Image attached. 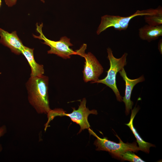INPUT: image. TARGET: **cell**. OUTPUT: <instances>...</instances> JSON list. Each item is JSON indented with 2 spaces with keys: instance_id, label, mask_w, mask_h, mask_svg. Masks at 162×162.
Wrapping results in <instances>:
<instances>
[{
  "instance_id": "obj_14",
  "label": "cell",
  "mask_w": 162,
  "mask_h": 162,
  "mask_svg": "<svg viewBox=\"0 0 162 162\" xmlns=\"http://www.w3.org/2000/svg\"><path fill=\"white\" fill-rule=\"evenodd\" d=\"M132 152L129 151L126 152L121 155L119 158L123 160L132 162H145Z\"/></svg>"
},
{
  "instance_id": "obj_8",
  "label": "cell",
  "mask_w": 162,
  "mask_h": 162,
  "mask_svg": "<svg viewBox=\"0 0 162 162\" xmlns=\"http://www.w3.org/2000/svg\"><path fill=\"white\" fill-rule=\"evenodd\" d=\"M120 76L122 77L125 82V88L124 96L123 97L122 101L124 103L125 108V113L128 115L132 109L133 102L130 100L131 94L135 86L138 83L144 81L145 79L143 75L135 79H131L128 77L126 73L123 68L119 71Z\"/></svg>"
},
{
  "instance_id": "obj_12",
  "label": "cell",
  "mask_w": 162,
  "mask_h": 162,
  "mask_svg": "<svg viewBox=\"0 0 162 162\" xmlns=\"http://www.w3.org/2000/svg\"><path fill=\"white\" fill-rule=\"evenodd\" d=\"M33 49L25 46L21 53L26 57L31 69V76H40L44 73V66L37 63L34 58Z\"/></svg>"
},
{
  "instance_id": "obj_5",
  "label": "cell",
  "mask_w": 162,
  "mask_h": 162,
  "mask_svg": "<svg viewBox=\"0 0 162 162\" xmlns=\"http://www.w3.org/2000/svg\"><path fill=\"white\" fill-rule=\"evenodd\" d=\"M36 26V30L39 33V35L37 36L33 34V36L34 38L42 40L44 41L43 44L50 47V50L47 51L48 54H55L65 59L70 58L72 55H76V51L70 47L73 45L70 43L69 38L64 36L61 37L58 41L51 40L46 38L42 33V23L40 26L37 23Z\"/></svg>"
},
{
  "instance_id": "obj_3",
  "label": "cell",
  "mask_w": 162,
  "mask_h": 162,
  "mask_svg": "<svg viewBox=\"0 0 162 162\" xmlns=\"http://www.w3.org/2000/svg\"><path fill=\"white\" fill-rule=\"evenodd\" d=\"M107 58L109 60L110 68L107 71V75L103 79L99 80L94 83H101L106 85L110 88L114 92L117 100L122 101V97L117 87L116 82V75L126 65V58L128 53L125 52L119 58L115 57L111 49L107 48Z\"/></svg>"
},
{
  "instance_id": "obj_6",
  "label": "cell",
  "mask_w": 162,
  "mask_h": 162,
  "mask_svg": "<svg viewBox=\"0 0 162 162\" xmlns=\"http://www.w3.org/2000/svg\"><path fill=\"white\" fill-rule=\"evenodd\" d=\"M86 45L76 52V55L83 57L85 59V64L83 71V80L85 82L92 81L94 83L98 80L99 77L102 74L104 68L96 57L91 52L85 53L84 47Z\"/></svg>"
},
{
  "instance_id": "obj_17",
  "label": "cell",
  "mask_w": 162,
  "mask_h": 162,
  "mask_svg": "<svg viewBox=\"0 0 162 162\" xmlns=\"http://www.w3.org/2000/svg\"><path fill=\"white\" fill-rule=\"evenodd\" d=\"M158 49L160 54L162 53V40L160 39L158 42Z\"/></svg>"
},
{
  "instance_id": "obj_9",
  "label": "cell",
  "mask_w": 162,
  "mask_h": 162,
  "mask_svg": "<svg viewBox=\"0 0 162 162\" xmlns=\"http://www.w3.org/2000/svg\"><path fill=\"white\" fill-rule=\"evenodd\" d=\"M0 43L8 47L11 52L19 55L24 48L16 31L9 33L0 28Z\"/></svg>"
},
{
  "instance_id": "obj_10",
  "label": "cell",
  "mask_w": 162,
  "mask_h": 162,
  "mask_svg": "<svg viewBox=\"0 0 162 162\" xmlns=\"http://www.w3.org/2000/svg\"><path fill=\"white\" fill-rule=\"evenodd\" d=\"M138 35L142 40L150 42L162 36V25L152 26L146 25L139 29Z\"/></svg>"
},
{
  "instance_id": "obj_15",
  "label": "cell",
  "mask_w": 162,
  "mask_h": 162,
  "mask_svg": "<svg viewBox=\"0 0 162 162\" xmlns=\"http://www.w3.org/2000/svg\"><path fill=\"white\" fill-rule=\"evenodd\" d=\"M7 132V128L5 125H3L0 127V138L3 136ZM2 149V147L0 144V152Z\"/></svg>"
},
{
  "instance_id": "obj_11",
  "label": "cell",
  "mask_w": 162,
  "mask_h": 162,
  "mask_svg": "<svg viewBox=\"0 0 162 162\" xmlns=\"http://www.w3.org/2000/svg\"><path fill=\"white\" fill-rule=\"evenodd\" d=\"M139 109L138 107H136L135 106L133 109L131 110L130 121L128 123L125 124L129 127L136 138V142L138 144L140 150L149 153L150 151V148L151 147H154V145L144 141L141 138L133 125V120L138 112Z\"/></svg>"
},
{
  "instance_id": "obj_16",
  "label": "cell",
  "mask_w": 162,
  "mask_h": 162,
  "mask_svg": "<svg viewBox=\"0 0 162 162\" xmlns=\"http://www.w3.org/2000/svg\"><path fill=\"white\" fill-rule=\"evenodd\" d=\"M42 2L44 3V0H40ZM17 0H4L5 4L9 7H11L15 5Z\"/></svg>"
},
{
  "instance_id": "obj_1",
  "label": "cell",
  "mask_w": 162,
  "mask_h": 162,
  "mask_svg": "<svg viewBox=\"0 0 162 162\" xmlns=\"http://www.w3.org/2000/svg\"><path fill=\"white\" fill-rule=\"evenodd\" d=\"M49 79L43 75L30 76L27 83L28 99L39 114H47L51 110L48 94Z\"/></svg>"
},
{
  "instance_id": "obj_2",
  "label": "cell",
  "mask_w": 162,
  "mask_h": 162,
  "mask_svg": "<svg viewBox=\"0 0 162 162\" xmlns=\"http://www.w3.org/2000/svg\"><path fill=\"white\" fill-rule=\"evenodd\" d=\"M86 99L83 98L80 101L78 109L76 110L75 108H72L73 112L70 113H66L65 111L61 109L51 110L47 114L48 121L46 125L47 126L49 122L56 116H66L69 117L72 121L80 126V129L78 133L83 130L88 129L90 127L88 121L89 115L91 114L97 115L98 112L95 110H89L86 107Z\"/></svg>"
},
{
  "instance_id": "obj_13",
  "label": "cell",
  "mask_w": 162,
  "mask_h": 162,
  "mask_svg": "<svg viewBox=\"0 0 162 162\" xmlns=\"http://www.w3.org/2000/svg\"><path fill=\"white\" fill-rule=\"evenodd\" d=\"M144 16V20L147 24L154 26L162 25V14H154Z\"/></svg>"
},
{
  "instance_id": "obj_18",
  "label": "cell",
  "mask_w": 162,
  "mask_h": 162,
  "mask_svg": "<svg viewBox=\"0 0 162 162\" xmlns=\"http://www.w3.org/2000/svg\"><path fill=\"white\" fill-rule=\"evenodd\" d=\"M2 1V0H0V8L1 5Z\"/></svg>"
},
{
  "instance_id": "obj_4",
  "label": "cell",
  "mask_w": 162,
  "mask_h": 162,
  "mask_svg": "<svg viewBox=\"0 0 162 162\" xmlns=\"http://www.w3.org/2000/svg\"><path fill=\"white\" fill-rule=\"evenodd\" d=\"M89 134L96 138L94 144L95 145L97 151H105L108 152L112 155L119 158L121 155L127 151H131L137 152L140 150L136 143H124L117 135L116 136L119 140V142L117 143L108 140L106 138H103L99 137L90 128L88 129Z\"/></svg>"
},
{
  "instance_id": "obj_7",
  "label": "cell",
  "mask_w": 162,
  "mask_h": 162,
  "mask_svg": "<svg viewBox=\"0 0 162 162\" xmlns=\"http://www.w3.org/2000/svg\"><path fill=\"white\" fill-rule=\"evenodd\" d=\"M146 15L142 10H137L132 15L128 16L108 15L103 16L101 17V22L97 31V34L99 35L110 27H113L117 30H125L128 28L130 21L133 18Z\"/></svg>"
}]
</instances>
